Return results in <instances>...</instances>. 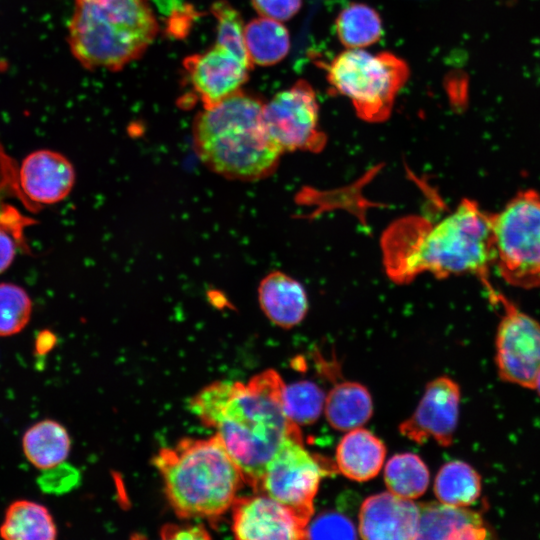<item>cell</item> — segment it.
<instances>
[{
	"instance_id": "obj_1",
	"label": "cell",
	"mask_w": 540,
	"mask_h": 540,
	"mask_svg": "<svg viewBox=\"0 0 540 540\" xmlns=\"http://www.w3.org/2000/svg\"><path fill=\"white\" fill-rule=\"evenodd\" d=\"M284 386L280 375L269 369L247 383L213 382L189 403L191 412L205 426L216 429L244 483L255 492H261L266 466L281 442L300 430L284 412Z\"/></svg>"
},
{
	"instance_id": "obj_2",
	"label": "cell",
	"mask_w": 540,
	"mask_h": 540,
	"mask_svg": "<svg viewBox=\"0 0 540 540\" xmlns=\"http://www.w3.org/2000/svg\"><path fill=\"white\" fill-rule=\"evenodd\" d=\"M382 249L388 276L409 283L428 272L437 278L473 274L489 294L488 270L494 264L492 213L471 199L436 223L409 216L394 222L383 234Z\"/></svg>"
},
{
	"instance_id": "obj_3",
	"label": "cell",
	"mask_w": 540,
	"mask_h": 540,
	"mask_svg": "<svg viewBox=\"0 0 540 540\" xmlns=\"http://www.w3.org/2000/svg\"><path fill=\"white\" fill-rule=\"evenodd\" d=\"M257 97L242 90L203 108L192 125L199 160L230 180L257 181L276 170L282 152L270 139Z\"/></svg>"
},
{
	"instance_id": "obj_4",
	"label": "cell",
	"mask_w": 540,
	"mask_h": 540,
	"mask_svg": "<svg viewBox=\"0 0 540 540\" xmlns=\"http://www.w3.org/2000/svg\"><path fill=\"white\" fill-rule=\"evenodd\" d=\"M166 498L183 519H216L232 507L244 483L242 473L218 435L184 438L153 459Z\"/></svg>"
},
{
	"instance_id": "obj_5",
	"label": "cell",
	"mask_w": 540,
	"mask_h": 540,
	"mask_svg": "<svg viewBox=\"0 0 540 540\" xmlns=\"http://www.w3.org/2000/svg\"><path fill=\"white\" fill-rule=\"evenodd\" d=\"M158 29L149 0H75L68 44L84 68L115 72L139 59Z\"/></svg>"
},
{
	"instance_id": "obj_6",
	"label": "cell",
	"mask_w": 540,
	"mask_h": 540,
	"mask_svg": "<svg viewBox=\"0 0 540 540\" xmlns=\"http://www.w3.org/2000/svg\"><path fill=\"white\" fill-rule=\"evenodd\" d=\"M326 71L329 84L351 100L359 118L370 123L390 117L396 95L410 75L407 63L397 55L362 49L338 54Z\"/></svg>"
},
{
	"instance_id": "obj_7",
	"label": "cell",
	"mask_w": 540,
	"mask_h": 540,
	"mask_svg": "<svg viewBox=\"0 0 540 540\" xmlns=\"http://www.w3.org/2000/svg\"><path fill=\"white\" fill-rule=\"evenodd\" d=\"M494 264L510 285L540 288V193L518 192L492 214Z\"/></svg>"
},
{
	"instance_id": "obj_8",
	"label": "cell",
	"mask_w": 540,
	"mask_h": 540,
	"mask_svg": "<svg viewBox=\"0 0 540 540\" xmlns=\"http://www.w3.org/2000/svg\"><path fill=\"white\" fill-rule=\"evenodd\" d=\"M327 469L305 449L301 431H295L284 438L268 462L261 492L288 507L308 525Z\"/></svg>"
},
{
	"instance_id": "obj_9",
	"label": "cell",
	"mask_w": 540,
	"mask_h": 540,
	"mask_svg": "<svg viewBox=\"0 0 540 540\" xmlns=\"http://www.w3.org/2000/svg\"><path fill=\"white\" fill-rule=\"evenodd\" d=\"M263 121L272 142L283 153H318L327 143L319 127L316 93L305 80L278 92L263 106Z\"/></svg>"
},
{
	"instance_id": "obj_10",
	"label": "cell",
	"mask_w": 540,
	"mask_h": 540,
	"mask_svg": "<svg viewBox=\"0 0 540 540\" xmlns=\"http://www.w3.org/2000/svg\"><path fill=\"white\" fill-rule=\"evenodd\" d=\"M503 307L495 338V363L500 378L533 389L540 372V323L505 296H491Z\"/></svg>"
},
{
	"instance_id": "obj_11",
	"label": "cell",
	"mask_w": 540,
	"mask_h": 540,
	"mask_svg": "<svg viewBox=\"0 0 540 540\" xmlns=\"http://www.w3.org/2000/svg\"><path fill=\"white\" fill-rule=\"evenodd\" d=\"M461 393L459 385L447 376L429 382L414 413L399 425L400 433L422 444L433 439L450 446L457 428Z\"/></svg>"
},
{
	"instance_id": "obj_12",
	"label": "cell",
	"mask_w": 540,
	"mask_h": 540,
	"mask_svg": "<svg viewBox=\"0 0 540 540\" xmlns=\"http://www.w3.org/2000/svg\"><path fill=\"white\" fill-rule=\"evenodd\" d=\"M183 67L194 92L205 108L241 90L253 66L249 61L215 43L202 53L187 56Z\"/></svg>"
},
{
	"instance_id": "obj_13",
	"label": "cell",
	"mask_w": 540,
	"mask_h": 540,
	"mask_svg": "<svg viewBox=\"0 0 540 540\" xmlns=\"http://www.w3.org/2000/svg\"><path fill=\"white\" fill-rule=\"evenodd\" d=\"M231 508V528L237 539H305L307 524L266 494L236 498Z\"/></svg>"
},
{
	"instance_id": "obj_14",
	"label": "cell",
	"mask_w": 540,
	"mask_h": 540,
	"mask_svg": "<svg viewBox=\"0 0 540 540\" xmlns=\"http://www.w3.org/2000/svg\"><path fill=\"white\" fill-rule=\"evenodd\" d=\"M75 179L69 159L49 149L28 154L17 173V184L27 208L61 202L72 191Z\"/></svg>"
},
{
	"instance_id": "obj_15",
	"label": "cell",
	"mask_w": 540,
	"mask_h": 540,
	"mask_svg": "<svg viewBox=\"0 0 540 540\" xmlns=\"http://www.w3.org/2000/svg\"><path fill=\"white\" fill-rule=\"evenodd\" d=\"M419 505L410 499L384 492L366 498L359 512V534L368 540L416 539Z\"/></svg>"
},
{
	"instance_id": "obj_16",
	"label": "cell",
	"mask_w": 540,
	"mask_h": 540,
	"mask_svg": "<svg viewBox=\"0 0 540 540\" xmlns=\"http://www.w3.org/2000/svg\"><path fill=\"white\" fill-rule=\"evenodd\" d=\"M418 505L420 520L416 539L481 540L492 537L482 515L467 507L441 502Z\"/></svg>"
},
{
	"instance_id": "obj_17",
	"label": "cell",
	"mask_w": 540,
	"mask_h": 540,
	"mask_svg": "<svg viewBox=\"0 0 540 540\" xmlns=\"http://www.w3.org/2000/svg\"><path fill=\"white\" fill-rule=\"evenodd\" d=\"M258 301L267 318L282 328H292L305 318L309 303L304 286L282 271L268 273L259 283Z\"/></svg>"
},
{
	"instance_id": "obj_18",
	"label": "cell",
	"mask_w": 540,
	"mask_h": 540,
	"mask_svg": "<svg viewBox=\"0 0 540 540\" xmlns=\"http://www.w3.org/2000/svg\"><path fill=\"white\" fill-rule=\"evenodd\" d=\"M386 455L384 443L372 432L355 428L339 442L336 464L339 471L349 479L367 481L381 470Z\"/></svg>"
},
{
	"instance_id": "obj_19",
	"label": "cell",
	"mask_w": 540,
	"mask_h": 540,
	"mask_svg": "<svg viewBox=\"0 0 540 540\" xmlns=\"http://www.w3.org/2000/svg\"><path fill=\"white\" fill-rule=\"evenodd\" d=\"M373 414L372 398L357 382L336 384L325 398V415L336 430L350 431L364 425Z\"/></svg>"
},
{
	"instance_id": "obj_20",
	"label": "cell",
	"mask_w": 540,
	"mask_h": 540,
	"mask_svg": "<svg viewBox=\"0 0 540 540\" xmlns=\"http://www.w3.org/2000/svg\"><path fill=\"white\" fill-rule=\"evenodd\" d=\"M70 436L63 425L51 419L41 420L29 427L22 438L27 460L36 468L58 467L68 457Z\"/></svg>"
},
{
	"instance_id": "obj_21",
	"label": "cell",
	"mask_w": 540,
	"mask_h": 540,
	"mask_svg": "<svg viewBox=\"0 0 540 540\" xmlns=\"http://www.w3.org/2000/svg\"><path fill=\"white\" fill-rule=\"evenodd\" d=\"M0 536L6 540H53L57 528L45 506L22 499L7 507Z\"/></svg>"
},
{
	"instance_id": "obj_22",
	"label": "cell",
	"mask_w": 540,
	"mask_h": 540,
	"mask_svg": "<svg viewBox=\"0 0 540 540\" xmlns=\"http://www.w3.org/2000/svg\"><path fill=\"white\" fill-rule=\"evenodd\" d=\"M245 47L251 64L266 67L282 61L290 50V36L277 20L259 16L244 30Z\"/></svg>"
},
{
	"instance_id": "obj_23",
	"label": "cell",
	"mask_w": 540,
	"mask_h": 540,
	"mask_svg": "<svg viewBox=\"0 0 540 540\" xmlns=\"http://www.w3.org/2000/svg\"><path fill=\"white\" fill-rule=\"evenodd\" d=\"M434 493L443 504L469 507L481 494V476L464 461L447 462L436 475Z\"/></svg>"
},
{
	"instance_id": "obj_24",
	"label": "cell",
	"mask_w": 540,
	"mask_h": 540,
	"mask_svg": "<svg viewBox=\"0 0 540 540\" xmlns=\"http://www.w3.org/2000/svg\"><path fill=\"white\" fill-rule=\"evenodd\" d=\"M335 29L340 42L347 49H361L373 45L383 34L378 12L363 3H351L337 16Z\"/></svg>"
},
{
	"instance_id": "obj_25",
	"label": "cell",
	"mask_w": 540,
	"mask_h": 540,
	"mask_svg": "<svg viewBox=\"0 0 540 540\" xmlns=\"http://www.w3.org/2000/svg\"><path fill=\"white\" fill-rule=\"evenodd\" d=\"M384 480L391 493L412 500L425 493L430 473L418 455L400 453L392 456L386 463Z\"/></svg>"
},
{
	"instance_id": "obj_26",
	"label": "cell",
	"mask_w": 540,
	"mask_h": 540,
	"mask_svg": "<svg viewBox=\"0 0 540 540\" xmlns=\"http://www.w3.org/2000/svg\"><path fill=\"white\" fill-rule=\"evenodd\" d=\"M323 390L311 381L285 385L282 393L283 409L289 420L297 425L315 422L325 403Z\"/></svg>"
},
{
	"instance_id": "obj_27",
	"label": "cell",
	"mask_w": 540,
	"mask_h": 540,
	"mask_svg": "<svg viewBox=\"0 0 540 540\" xmlns=\"http://www.w3.org/2000/svg\"><path fill=\"white\" fill-rule=\"evenodd\" d=\"M32 302L27 292L12 283H0V336H12L28 324Z\"/></svg>"
},
{
	"instance_id": "obj_28",
	"label": "cell",
	"mask_w": 540,
	"mask_h": 540,
	"mask_svg": "<svg viewBox=\"0 0 540 540\" xmlns=\"http://www.w3.org/2000/svg\"><path fill=\"white\" fill-rule=\"evenodd\" d=\"M210 12L216 20L215 43L250 62L245 47V25L240 13L226 0L212 3Z\"/></svg>"
},
{
	"instance_id": "obj_29",
	"label": "cell",
	"mask_w": 540,
	"mask_h": 540,
	"mask_svg": "<svg viewBox=\"0 0 540 540\" xmlns=\"http://www.w3.org/2000/svg\"><path fill=\"white\" fill-rule=\"evenodd\" d=\"M32 223L15 206L0 199V273L11 265L19 249L27 250L24 228Z\"/></svg>"
},
{
	"instance_id": "obj_30",
	"label": "cell",
	"mask_w": 540,
	"mask_h": 540,
	"mask_svg": "<svg viewBox=\"0 0 540 540\" xmlns=\"http://www.w3.org/2000/svg\"><path fill=\"white\" fill-rule=\"evenodd\" d=\"M356 529L346 516L336 512H325L307 525L305 538L355 539Z\"/></svg>"
},
{
	"instance_id": "obj_31",
	"label": "cell",
	"mask_w": 540,
	"mask_h": 540,
	"mask_svg": "<svg viewBox=\"0 0 540 540\" xmlns=\"http://www.w3.org/2000/svg\"><path fill=\"white\" fill-rule=\"evenodd\" d=\"M259 16L287 21L294 17L302 6V0H251Z\"/></svg>"
},
{
	"instance_id": "obj_32",
	"label": "cell",
	"mask_w": 540,
	"mask_h": 540,
	"mask_svg": "<svg viewBox=\"0 0 540 540\" xmlns=\"http://www.w3.org/2000/svg\"><path fill=\"white\" fill-rule=\"evenodd\" d=\"M163 539H209L211 536L203 525H164L160 531Z\"/></svg>"
},
{
	"instance_id": "obj_33",
	"label": "cell",
	"mask_w": 540,
	"mask_h": 540,
	"mask_svg": "<svg viewBox=\"0 0 540 540\" xmlns=\"http://www.w3.org/2000/svg\"><path fill=\"white\" fill-rule=\"evenodd\" d=\"M55 343V337L52 333L48 331H43L37 336L35 342L36 352L39 354H44L48 352Z\"/></svg>"
},
{
	"instance_id": "obj_34",
	"label": "cell",
	"mask_w": 540,
	"mask_h": 540,
	"mask_svg": "<svg viewBox=\"0 0 540 540\" xmlns=\"http://www.w3.org/2000/svg\"><path fill=\"white\" fill-rule=\"evenodd\" d=\"M533 389H535L537 391V393L539 394V396H540V372H539V374L537 376V379H536V382H535V385H534Z\"/></svg>"
}]
</instances>
